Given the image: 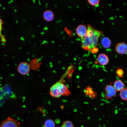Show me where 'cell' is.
Returning <instances> with one entry per match:
<instances>
[{"label": "cell", "mask_w": 127, "mask_h": 127, "mask_svg": "<svg viewBox=\"0 0 127 127\" xmlns=\"http://www.w3.org/2000/svg\"><path fill=\"white\" fill-rule=\"evenodd\" d=\"M62 127H74V126L71 121L67 120L65 121L63 123Z\"/></svg>", "instance_id": "obj_15"}, {"label": "cell", "mask_w": 127, "mask_h": 127, "mask_svg": "<svg viewBox=\"0 0 127 127\" xmlns=\"http://www.w3.org/2000/svg\"><path fill=\"white\" fill-rule=\"evenodd\" d=\"M98 49L96 47L94 48L91 49V51L93 53H97L98 51Z\"/></svg>", "instance_id": "obj_19"}, {"label": "cell", "mask_w": 127, "mask_h": 127, "mask_svg": "<svg viewBox=\"0 0 127 127\" xmlns=\"http://www.w3.org/2000/svg\"><path fill=\"white\" fill-rule=\"evenodd\" d=\"M105 98L107 99H110L116 96V91L111 84L107 85L104 88Z\"/></svg>", "instance_id": "obj_5"}, {"label": "cell", "mask_w": 127, "mask_h": 127, "mask_svg": "<svg viewBox=\"0 0 127 127\" xmlns=\"http://www.w3.org/2000/svg\"><path fill=\"white\" fill-rule=\"evenodd\" d=\"M101 43L103 47L106 48H109L111 45L110 40L107 37H103L101 40Z\"/></svg>", "instance_id": "obj_12"}, {"label": "cell", "mask_w": 127, "mask_h": 127, "mask_svg": "<svg viewBox=\"0 0 127 127\" xmlns=\"http://www.w3.org/2000/svg\"><path fill=\"white\" fill-rule=\"evenodd\" d=\"M3 24V21L0 17V36L1 37V39L2 38L3 41H5V40L3 36H2L1 32L2 29V26Z\"/></svg>", "instance_id": "obj_18"}, {"label": "cell", "mask_w": 127, "mask_h": 127, "mask_svg": "<svg viewBox=\"0 0 127 127\" xmlns=\"http://www.w3.org/2000/svg\"><path fill=\"white\" fill-rule=\"evenodd\" d=\"M30 67L29 64L26 62L21 63L17 67L18 71L22 75H25L30 72Z\"/></svg>", "instance_id": "obj_4"}, {"label": "cell", "mask_w": 127, "mask_h": 127, "mask_svg": "<svg viewBox=\"0 0 127 127\" xmlns=\"http://www.w3.org/2000/svg\"><path fill=\"white\" fill-rule=\"evenodd\" d=\"M115 49L117 52L119 54H126L127 51V44L123 42L118 43L116 45Z\"/></svg>", "instance_id": "obj_6"}, {"label": "cell", "mask_w": 127, "mask_h": 127, "mask_svg": "<svg viewBox=\"0 0 127 127\" xmlns=\"http://www.w3.org/2000/svg\"><path fill=\"white\" fill-rule=\"evenodd\" d=\"M87 29L85 26L80 24L77 27L76 32L78 36L81 38L85 37L87 34Z\"/></svg>", "instance_id": "obj_7"}, {"label": "cell", "mask_w": 127, "mask_h": 127, "mask_svg": "<svg viewBox=\"0 0 127 127\" xmlns=\"http://www.w3.org/2000/svg\"><path fill=\"white\" fill-rule=\"evenodd\" d=\"M127 88H124L120 91L119 95L122 99L124 100H127Z\"/></svg>", "instance_id": "obj_14"}, {"label": "cell", "mask_w": 127, "mask_h": 127, "mask_svg": "<svg viewBox=\"0 0 127 127\" xmlns=\"http://www.w3.org/2000/svg\"><path fill=\"white\" fill-rule=\"evenodd\" d=\"M86 36L81 38V47L85 51H91L93 48L96 47L99 37L103 32L95 29L90 24H88Z\"/></svg>", "instance_id": "obj_1"}, {"label": "cell", "mask_w": 127, "mask_h": 127, "mask_svg": "<svg viewBox=\"0 0 127 127\" xmlns=\"http://www.w3.org/2000/svg\"><path fill=\"white\" fill-rule=\"evenodd\" d=\"M43 17L45 20L50 21L52 20L54 18V15L53 12L49 10L45 11L43 14Z\"/></svg>", "instance_id": "obj_10"}, {"label": "cell", "mask_w": 127, "mask_h": 127, "mask_svg": "<svg viewBox=\"0 0 127 127\" xmlns=\"http://www.w3.org/2000/svg\"><path fill=\"white\" fill-rule=\"evenodd\" d=\"M87 1L91 5L96 7L99 6L100 1L99 0H88Z\"/></svg>", "instance_id": "obj_16"}, {"label": "cell", "mask_w": 127, "mask_h": 127, "mask_svg": "<svg viewBox=\"0 0 127 127\" xmlns=\"http://www.w3.org/2000/svg\"><path fill=\"white\" fill-rule=\"evenodd\" d=\"M97 60L98 62L102 65H106L108 64L109 61L108 56L103 53L99 55L97 58Z\"/></svg>", "instance_id": "obj_9"}, {"label": "cell", "mask_w": 127, "mask_h": 127, "mask_svg": "<svg viewBox=\"0 0 127 127\" xmlns=\"http://www.w3.org/2000/svg\"><path fill=\"white\" fill-rule=\"evenodd\" d=\"M113 87L116 91H121L124 88V84L121 80L118 79L115 81L114 83Z\"/></svg>", "instance_id": "obj_11"}, {"label": "cell", "mask_w": 127, "mask_h": 127, "mask_svg": "<svg viewBox=\"0 0 127 127\" xmlns=\"http://www.w3.org/2000/svg\"><path fill=\"white\" fill-rule=\"evenodd\" d=\"M44 127H55V123L54 121L51 119L47 120L45 122Z\"/></svg>", "instance_id": "obj_13"}, {"label": "cell", "mask_w": 127, "mask_h": 127, "mask_svg": "<svg viewBox=\"0 0 127 127\" xmlns=\"http://www.w3.org/2000/svg\"><path fill=\"white\" fill-rule=\"evenodd\" d=\"M20 121L8 116L1 122L0 127H20Z\"/></svg>", "instance_id": "obj_3"}, {"label": "cell", "mask_w": 127, "mask_h": 127, "mask_svg": "<svg viewBox=\"0 0 127 127\" xmlns=\"http://www.w3.org/2000/svg\"><path fill=\"white\" fill-rule=\"evenodd\" d=\"M84 92L86 95L88 96L91 99L95 98L97 95V93L93 91L90 86L87 87L84 89Z\"/></svg>", "instance_id": "obj_8"}, {"label": "cell", "mask_w": 127, "mask_h": 127, "mask_svg": "<svg viewBox=\"0 0 127 127\" xmlns=\"http://www.w3.org/2000/svg\"><path fill=\"white\" fill-rule=\"evenodd\" d=\"M50 93L52 96L56 98L68 96L70 94L66 86L60 82L56 83L50 87Z\"/></svg>", "instance_id": "obj_2"}, {"label": "cell", "mask_w": 127, "mask_h": 127, "mask_svg": "<svg viewBox=\"0 0 127 127\" xmlns=\"http://www.w3.org/2000/svg\"><path fill=\"white\" fill-rule=\"evenodd\" d=\"M116 74L119 77H122L124 73L123 70L121 68H118L116 71Z\"/></svg>", "instance_id": "obj_17"}]
</instances>
